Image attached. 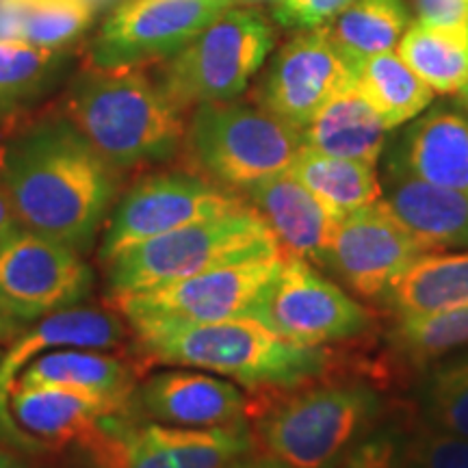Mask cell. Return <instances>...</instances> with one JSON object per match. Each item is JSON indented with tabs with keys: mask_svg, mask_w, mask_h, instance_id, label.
Wrapping results in <instances>:
<instances>
[{
	"mask_svg": "<svg viewBox=\"0 0 468 468\" xmlns=\"http://www.w3.org/2000/svg\"><path fill=\"white\" fill-rule=\"evenodd\" d=\"M289 172L330 210L336 221L382 200V178L378 165L371 163L341 159L302 145Z\"/></svg>",
	"mask_w": 468,
	"mask_h": 468,
	"instance_id": "25",
	"label": "cell"
},
{
	"mask_svg": "<svg viewBox=\"0 0 468 468\" xmlns=\"http://www.w3.org/2000/svg\"><path fill=\"white\" fill-rule=\"evenodd\" d=\"M414 20L438 28H466L468 0H414Z\"/></svg>",
	"mask_w": 468,
	"mask_h": 468,
	"instance_id": "36",
	"label": "cell"
},
{
	"mask_svg": "<svg viewBox=\"0 0 468 468\" xmlns=\"http://www.w3.org/2000/svg\"><path fill=\"white\" fill-rule=\"evenodd\" d=\"M282 254L250 204L221 218L159 234L107 262L113 297L178 282L210 269Z\"/></svg>",
	"mask_w": 468,
	"mask_h": 468,
	"instance_id": "5",
	"label": "cell"
},
{
	"mask_svg": "<svg viewBox=\"0 0 468 468\" xmlns=\"http://www.w3.org/2000/svg\"><path fill=\"white\" fill-rule=\"evenodd\" d=\"M230 468H291V466L282 464V462L271 458V455H267V453L265 455L248 453V455H243V458H239L237 462H234Z\"/></svg>",
	"mask_w": 468,
	"mask_h": 468,
	"instance_id": "39",
	"label": "cell"
},
{
	"mask_svg": "<svg viewBox=\"0 0 468 468\" xmlns=\"http://www.w3.org/2000/svg\"><path fill=\"white\" fill-rule=\"evenodd\" d=\"M69 61L68 48H46L25 39H0V98L11 107L50 90Z\"/></svg>",
	"mask_w": 468,
	"mask_h": 468,
	"instance_id": "31",
	"label": "cell"
},
{
	"mask_svg": "<svg viewBox=\"0 0 468 468\" xmlns=\"http://www.w3.org/2000/svg\"><path fill=\"white\" fill-rule=\"evenodd\" d=\"M137 403L154 423L221 427L239 423L248 399L232 382L196 371H163L139 386Z\"/></svg>",
	"mask_w": 468,
	"mask_h": 468,
	"instance_id": "19",
	"label": "cell"
},
{
	"mask_svg": "<svg viewBox=\"0 0 468 468\" xmlns=\"http://www.w3.org/2000/svg\"><path fill=\"white\" fill-rule=\"evenodd\" d=\"M243 200L265 221L284 254L324 269L336 219L291 172L271 176L243 191Z\"/></svg>",
	"mask_w": 468,
	"mask_h": 468,
	"instance_id": "18",
	"label": "cell"
},
{
	"mask_svg": "<svg viewBox=\"0 0 468 468\" xmlns=\"http://www.w3.org/2000/svg\"><path fill=\"white\" fill-rule=\"evenodd\" d=\"M276 48V25L259 7L232 5L167 57L159 83L185 111L204 102L234 101L265 68Z\"/></svg>",
	"mask_w": 468,
	"mask_h": 468,
	"instance_id": "7",
	"label": "cell"
},
{
	"mask_svg": "<svg viewBox=\"0 0 468 468\" xmlns=\"http://www.w3.org/2000/svg\"><path fill=\"white\" fill-rule=\"evenodd\" d=\"M384 397L360 378L310 379L262 408L256 438L267 455L291 468H335L382 423Z\"/></svg>",
	"mask_w": 468,
	"mask_h": 468,
	"instance_id": "4",
	"label": "cell"
},
{
	"mask_svg": "<svg viewBox=\"0 0 468 468\" xmlns=\"http://www.w3.org/2000/svg\"><path fill=\"white\" fill-rule=\"evenodd\" d=\"M273 3V0H234V5H250V7H256V5Z\"/></svg>",
	"mask_w": 468,
	"mask_h": 468,
	"instance_id": "42",
	"label": "cell"
},
{
	"mask_svg": "<svg viewBox=\"0 0 468 468\" xmlns=\"http://www.w3.org/2000/svg\"><path fill=\"white\" fill-rule=\"evenodd\" d=\"M351 0H273V25L292 31L330 27Z\"/></svg>",
	"mask_w": 468,
	"mask_h": 468,
	"instance_id": "35",
	"label": "cell"
},
{
	"mask_svg": "<svg viewBox=\"0 0 468 468\" xmlns=\"http://www.w3.org/2000/svg\"><path fill=\"white\" fill-rule=\"evenodd\" d=\"M410 22L401 0H351L327 31L343 55L356 63L397 50Z\"/></svg>",
	"mask_w": 468,
	"mask_h": 468,
	"instance_id": "29",
	"label": "cell"
},
{
	"mask_svg": "<svg viewBox=\"0 0 468 468\" xmlns=\"http://www.w3.org/2000/svg\"><path fill=\"white\" fill-rule=\"evenodd\" d=\"M397 52L436 96H455L468 83V31L412 20Z\"/></svg>",
	"mask_w": 468,
	"mask_h": 468,
	"instance_id": "27",
	"label": "cell"
},
{
	"mask_svg": "<svg viewBox=\"0 0 468 468\" xmlns=\"http://www.w3.org/2000/svg\"><path fill=\"white\" fill-rule=\"evenodd\" d=\"M139 343L150 360L202 368L248 388H292L325 376L332 365L325 347L286 341L251 317L161 327L142 332Z\"/></svg>",
	"mask_w": 468,
	"mask_h": 468,
	"instance_id": "3",
	"label": "cell"
},
{
	"mask_svg": "<svg viewBox=\"0 0 468 468\" xmlns=\"http://www.w3.org/2000/svg\"><path fill=\"white\" fill-rule=\"evenodd\" d=\"M20 332H25L22 330V321L11 317L7 310L0 306V345L14 343Z\"/></svg>",
	"mask_w": 468,
	"mask_h": 468,
	"instance_id": "38",
	"label": "cell"
},
{
	"mask_svg": "<svg viewBox=\"0 0 468 468\" xmlns=\"http://www.w3.org/2000/svg\"><path fill=\"white\" fill-rule=\"evenodd\" d=\"M91 284L80 251L55 239L20 228L0 245V306L22 324L79 306Z\"/></svg>",
	"mask_w": 468,
	"mask_h": 468,
	"instance_id": "12",
	"label": "cell"
},
{
	"mask_svg": "<svg viewBox=\"0 0 468 468\" xmlns=\"http://www.w3.org/2000/svg\"><path fill=\"white\" fill-rule=\"evenodd\" d=\"M126 403L66 388L17 386L9 395L0 438L25 452H55L74 441L85 442Z\"/></svg>",
	"mask_w": 468,
	"mask_h": 468,
	"instance_id": "16",
	"label": "cell"
},
{
	"mask_svg": "<svg viewBox=\"0 0 468 468\" xmlns=\"http://www.w3.org/2000/svg\"><path fill=\"white\" fill-rule=\"evenodd\" d=\"M17 386H48L128 401L133 378L131 368L115 356L96 349L61 347L28 360L17 373L14 388Z\"/></svg>",
	"mask_w": 468,
	"mask_h": 468,
	"instance_id": "24",
	"label": "cell"
},
{
	"mask_svg": "<svg viewBox=\"0 0 468 468\" xmlns=\"http://www.w3.org/2000/svg\"><path fill=\"white\" fill-rule=\"evenodd\" d=\"M425 427L468 438V349L453 351L425 365L419 384Z\"/></svg>",
	"mask_w": 468,
	"mask_h": 468,
	"instance_id": "30",
	"label": "cell"
},
{
	"mask_svg": "<svg viewBox=\"0 0 468 468\" xmlns=\"http://www.w3.org/2000/svg\"><path fill=\"white\" fill-rule=\"evenodd\" d=\"M91 3H93V7H96V9H101L104 3H109V0H91Z\"/></svg>",
	"mask_w": 468,
	"mask_h": 468,
	"instance_id": "44",
	"label": "cell"
},
{
	"mask_svg": "<svg viewBox=\"0 0 468 468\" xmlns=\"http://www.w3.org/2000/svg\"><path fill=\"white\" fill-rule=\"evenodd\" d=\"M251 319L286 341L325 347L367 335L373 314L313 262L282 254L276 276L251 310Z\"/></svg>",
	"mask_w": 468,
	"mask_h": 468,
	"instance_id": "9",
	"label": "cell"
},
{
	"mask_svg": "<svg viewBox=\"0 0 468 468\" xmlns=\"http://www.w3.org/2000/svg\"><path fill=\"white\" fill-rule=\"evenodd\" d=\"M382 200L427 251L468 248V193L431 185L386 161Z\"/></svg>",
	"mask_w": 468,
	"mask_h": 468,
	"instance_id": "20",
	"label": "cell"
},
{
	"mask_svg": "<svg viewBox=\"0 0 468 468\" xmlns=\"http://www.w3.org/2000/svg\"><path fill=\"white\" fill-rule=\"evenodd\" d=\"M66 117L115 169L159 163L185 144V109L142 68H91L74 80Z\"/></svg>",
	"mask_w": 468,
	"mask_h": 468,
	"instance_id": "2",
	"label": "cell"
},
{
	"mask_svg": "<svg viewBox=\"0 0 468 468\" xmlns=\"http://www.w3.org/2000/svg\"><path fill=\"white\" fill-rule=\"evenodd\" d=\"M14 109L16 107H11L7 101H3V98H0V117H5L7 113H11V111H14Z\"/></svg>",
	"mask_w": 468,
	"mask_h": 468,
	"instance_id": "43",
	"label": "cell"
},
{
	"mask_svg": "<svg viewBox=\"0 0 468 468\" xmlns=\"http://www.w3.org/2000/svg\"><path fill=\"white\" fill-rule=\"evenodd\" d=\"M230 189L185 172L154 174L133 185L104 228L101 261L107 265L122 251L178 228L221 218L245 207Z\"/></svg>",
	"mask_w": 468,
	"mask_h": 468,
	"instance_id": "11",
	"label": "cell"
},
{
	"mask_svg": "<svg viewBox=\"0 0 468 468\" xmlns=\"http://www.w3.org/2000/svg\"><path fill=\"white\" fill-rule=\"evenodd\" d=\"M234 0H124L90 46L91 68H142L185 48Z\"/></svg>",
	"mask_w": 468,
	"mask_h": 468,
	"instance_id": "13",
	"label": "cell"
},
{
	"mask_svg": "<svg viewBox=\"0 0 468 468\" xmlns=\"http://www.w3.org/2000/svg\"><path fill=\"white\" fill-rule=\"evenodd\" d=\"M466 31H468V20H466Z\"/></svg>",
	"mask_w": 468,
	"mask_h": 468,
	"instance_id": "45",
	"label": "cell"
},
{
	"mask_svg": "<svg viewBox=\"0 0 468 468\" xmlns=\"http://www.w3.org/2000/svg\"><path fill=\"white\" fill-rule=\"evenodd\" d=\"M85 442L101 468H230L254 449V436L243 420L193 430L134 425L115 414L104 419Z\"/></svg>",
	"mask_w": 468,
	"mask_h": 468,
	"instance_id": "10",
	"label": "cell"
},
{
	"mask_svg": "<svg viewBox=\"0 0 468 468\" xmlns=\"http://www.w3.org/2000/svg\"><path fill=\"white\" fill-rule=\"evenodd\" d=\"M399 319H417L468 303V250L425 251L379 297Z\"/></svg>",
	"mask_w": 468,
	"mask_h": 468,
	"instance_id": "22",
	"label": "cell"
},
{
	"mask_svg": "<svg viewBox=\"0 0 468 468\" xmlns=\"http://www.w3.org/2000/svg\"><path fill=\"white\" fill-rule=\"evenodd\" d=\"M0 468H28V464L20 458H16L7 449L0 447Z\"/></svg>",
	"mask_w": 468,
	"mask_h": 468,
	"instance_id": "40",
	"label": "cell"
},
{
	"mask_svg": "<svg viewBox=\"0 0 468 468\" xmlns=\"http://www.w3.org/2000/svg\"><path fill=\"white\" fill-rule=\"evenodd\" d=\"M356 90L388 131L406 126L431 107L436 93L419 79L399 52H382L354 63Z\"/></svg>",
	"mask_w": 468,
	"mask_h": 468,
	"instance_id": "26",
	"label": "cell"
},
{
	"mask_svg": "<svg viewBox=\"0 0 468 468\" xmlns=\"http://www.w3.org/2000/svg\"><path fill=\"white\" fill-rule=\"evenodd\" d=\"M349 87H356L354 61L343 55L327 27L303 28L269 55L256 102L302 131Z\"/></svg>",
	"mask_w": 468,
	"mask_h": 468,
	"instance_id": "14",
	"label": "cell"
},
{
	"mask_svg": "<svg viewBox=\"0 0 468 468\" xmlns=\"http://www.w3.org/2000/svg\"><path fill=\"white\" fill-rule=\"evenodd\" d=\"M282 254L210 269L150 291L128 292L115 297V303L137 335L161 327L251 317L262 291L276 276Z\"/></svg>",
	"mask_w": 468,
	"mask_h": 468,
	"instance_id": "8",
	"label": "cell"
},
{
	"mask_svg": "<svg viewBox=\"0 0 468 468\" xmlns=\"http://www.w3.org/2000/svg\"><path fill=\"white\" fill-rule=\"evenodd\" d=\"M0 358H3V356H0Z\"/></svg>",
	"mask_w": 468,
	"mask_h": 468,
	"instance_id": "46",
	"label": "cell"
},
{
	"mask_svg": "<svg viewBox=\"0 0 468 468\" xmlns=\"http://www.w3.org/2000/svg\"><path fill=\"white\" fill-rule=\"evenodd\" d=\"M390 347L412 365H430L468 347V303L417 319H399L388 332Z\"/></svg>",
	"mask_w": 468,
	"mask_h": 468,
	"instance_id": "32",
	"label": "cell"
},
{
	"mask_svg": "<svg viewBox=\"0 0 468 468\" xmlns=\"http://www.w3.org/2000/svg\"><path fill=\"white\" fill-rule=\"evenodd\" d=\"M406 468H468V438L423 427L408 441Z\"/></svg>",
	"mask_w": 468,
	"mask_h": 468,
	"instance_id": "34",
	"label": "cell"
},
{
	"mask_svg": "<svg viewBox=\"0 0 468 468\" xmlns=\"http://www.w3.org/2000/svg\"><path fill=\"white\" fill-rule=\"evenodd\" d=\"M455 104H458V107L468 115V83L455 93Z\"/></svg>",
	"mask_w": 468,
	"mask_h": 468,
	"instance_id": "41",
	"label": "cell"
},
{
	"mask_svg": "<svg viewBox=\"0 0 468 468\" xmlns=\"http://www.w3.org/2000/svg\"><path fill=\"white\" fill-rule=\"evenodd\" d=\"M124 341V325L113 313L98 308H68L39 319L31 330L22 332L0 358V427L7 417V401L17 373L28 360L50 349L80 347L109 349Z\"/></svg>",
	"mask_w": 468,
	"mask_h": 468,
	"instance_id": "21",
	"label": "cell"
},
{
	"mask_svg": "<svg viewBox=\"0 0 468 468\" xmlns=\"http://www.w3.org/2000/svg\"><path fill=\"white\" fill-rule=\"evenodd\" d=\"M408 441L401 425L379 423L335 468H406Z\"/></svg>",
	"mask_w": 468,
	"mask_h": 468,
	"instance_id": "33",
	"label": "cell"
},
{
	"mask_svg": "<svg viewBox=\"0 0 468 468\" xmlns=\"http://www.w3.org/2000/svg\"><path fill=\"white\" fill-rule=\"evenodd\" d=\"M386 161L427 183L468 193V115L438 102L403 126Z\"/></svg>",
	"mask_w": 468,
	"mask_h": 468,
	"instance_id": "17",
	"label": "cell"
},
{
	"mask_svg": "<svg viewBox=\"0 0 468 468\" xmlns=\"http://www.w3.org/2000/svg\"><path fill=\"white\" fill-rule=\"evenodd\" d=\"M425 251L384 200H378L336 221L324 269L358 297L379 300L403 269Z\"/></svg>",
	"mask_w": 468,
	"mask_h": 468,
	"instance_id": "15",
	"label": "cell"
},
{
	"mask_svg": "<svg viewBox=\"0 0 468 468\" xmlns=\"http://www.w3.org/2000/svg\"><path fill=\"white\" fill-rule=\"evenodd\" d=\"M20 219H17L14 204H11V197L7 189H5L3 178H0V245H3L11 234L20 230Z\"/></svg>",
	"mask_w": 468,
	"mask_h": 468,
	"instance_id": "37",
	"label": "cell"
},
{
	"mask_svg": "<svg viewBox=\"0 0 468 468\" xmlns=\"http://www.w3.org/2000/svg\"><path fill=\"white\" fill-rule=\"evenodd\" d=\"M0 178L22 228L80 254L117 191V169L66 115L16 134L0 152Z\"/></svg>",
	"mask_w": 468,
	"mask_h": 468,
	"instance_id": "1",
	"label": "cell"
},
{
	"mask_svg": "<svg viewBox=\"0 0 468 468\" xmlns=\"http://www.w3.org/2000/svg\"><path fill=\"white\" fill-rule=\"evenodd\" d=\"M185 144L208 180L230 191L289 172L302 131L259 102H204L193 107Z\"/></svg>",
	"mask_w": 468,
	"mask_h": 468,
	"instance_id": "6",
	"label": "cell"
},
{
	"mask_svg": "<svg viewBox=\"0 0 468 468\" xmlns=\"http://www.w3.org/2000/svg\"><path fill=\"white\" fill-rule=\"evenodd\" d=\"M91 0H0V39L68 48L96 16Z\"/></svg>",
	"mask_w": 468,
	"mask_h": 468,
	"instance_id": "28",
	"label": "cell"
},
{
	"mask_svg": "<svg viewBox=\"0 0 468 468\" xmlns=\"http://www.w3.org/2000/svg\"><path fill=\"white\" fill-rule=\"evenodd\" d=\"M388 133L360 91L349 87L302 128V144L324 154L378 165L388 148Z\"/></svg>",
	"mask_w": 468,
	"mask_h": 468,
	"instance_id": "23",
	"label": "cell"
}]
</instances>
